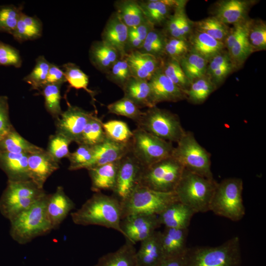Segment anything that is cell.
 I'll list each match as a JSON object with an SVG mask.
<instances>
[{
  "label": "cell",
  "mask_w": 266,
  "mask_h": 266,
  "mask_svg": "<svg viewBox=\"0 0 266 266\" xmlns=\"http://www.w3.org/2000/svg\"><path fill=\"white\" fill-rule=\"evenodd\" d=\"M66 82L63 70L54 63H51L43 86L48 84L62 85Z\"/></svg>",
  "instance_id": "91938a15"
},
{
  "label": "cell",
  "mask_w": 266,
  "mask_h": 266,
  "mask_svg": "<svg viewBox=\"0 0 266 266\" xmlns=\"http://www.w3.org/2000/svg\"><path fill=\"white\" fill-rule=\"evenodd\" d=\"M249 19L244 30L228 51L235 71L240 69L250 55L253 53L247 36Z\"/></svg>",
  "instance_id": "f35d334b"
},
{
  "label": "cell",
  "mask_w": 266,
  "mask_h": 266,
  "mask_svg": "<svg viewBox=\"0 0 266 266\" xmlns=\"http://www.w3.org/2000/svg\"><path fill=\"white\" fill-rule=\"evenodd\" d=\"M124 58L133 77L149 81L161 67L163 59L137 50L128 51Z\"/></svg>",
  "instance_id": "d6986e66"
},
{
  "label": "cell",
  "mask_w": 266,
  "mask_h": 266,
  "mask_svg": "<svg viewBox=\"0 0 266 266\" xmlns=\"http://www.w3.org/2000/svg\"><path fill=\"white\" fill-rule=\"evenodd\" d=\"M217 182L184 169L174 191L178 201L195 213L210 211V204Z\"/></svg>",
  "instance_id": "3957f363"
},
{
  "label": "cell",
  "mask_w": 266,
  "mask_h": 266,
  "mask_svg": "<svg viewBox=\"0 0 266 266\" xmlns=\"http://www.w3.org/2000/svg\"><path fill=\"white\" fill-rule=\"evenodd\" d=\"M177 144L172 156L184 168L205 178L214 179L210 155L198 142L193 133L186 131Z\"/></svg>",
  "instance_id": "9c48e42d"
},
{
  "label": "cell",
  "mask_w": 266,
  "mask_h": 266,
  "mask_svg": "<svg viewBox=\"0 0 266 266\" xmlns=\"http://www.w3.org/2000/svg\"><path fill=\"white\" fill-rule=\"evenodd\" d=\"M22 59L18 50L0 41V66H21Z\"/></svg>",
  "instance_id": "6f0895ef"
},
{
  "label": "cell",
  "mask_w": 266,
  "mask_h": 266,
  "mask_svg": "<svg viewBox=\"0 0 266 266\" xmlns=\"http://www.w3.org/2000/svg\"><path fill=\"white\" fill-rule=\"evenodd\" d=\"M92 147L78 144L77 148L74 152L70 153L67 157L69 162L68 169L75 170L86 168L92 159Z\"/></svg>",
  "instance_id": "9f6ffc18"
},
{
  "label": "cell",
  "mask_w": 266,
  "mask_h": 266,
  "mask_svg": "<svg viewBox=\"0 0 266 266\" xmlns=\"http://www.w3.org/2000/svg\"><path fill=\"white\" fill-rule=\"evenodd\" d=\"M178 200L174 192H161L138 185L122 203V219L135 213L159 215Z\"/></svg>",
  "instance_id": "ba28073f"
},
{
  "label": "cell",
  "mask_w": 266,
  "mask_h": 266,
  "mask_svg": "<svg viewBox=\"0 0 266 266\" xmlns=\"http://www.w3.org/2000/svg\"><path fill=\"white\" fill-rule=\"evenodd\" d=\"M188 40L190 51L201 56L208 62L226 49L223 42L194 29L188 37Z\"/></svg>",
  "instance_id": "484cf974"
},
{
  "label": "cell",
  "mask_w": 266,
  "mask_h": 266,
  "mask_svg": "<svg viewBox=\"0 0 266 266\" xmlns=\"http://www.w3.org/2000/svg\"><path fill=\"white\" fill-rule=\"evenodd\" d=\"M47 195L9 221L10 235L19 244H27L53 230L46 212Z\"/></svg>",
  "instance_id": "7a4b0ae2"
},
{
  "label": "cell",
  "mask_w": 266,
  "mask_h": 266,
  "mask_svg": "<svg viewBox=\"0 0 266 266\" xmlns=\"http://www.w3.org/2000/svg\"><path fill=\"white\" fill-rule=\"evenodd\" d=\"M134 245L126 239L119 249L100 257L93 266H139Z\"/></svg>",
  "instance_id": "f546056e"
},
{
  "label": "cell",
  "mask_w": 266,
  "mask_h": 266,
  "mask_svg": "<svg viewBox=\"0 0 266 266\" xmlns=\"http://www.w3.org/2000/svg\"><path fill=\"white\" fill-rule=\"evenodd\" d=\"M13 126L11 123L9 114L8 98L0 96V139L9 132Z\"/></svg>",
  "instance_id": "680465c9"
},
{
  "label": "cell",
  "mask_w": 266,
  "mask_h": 266,
  "mask_svg": "<svg viewBox=\"0 0 266 266\" xmlns=\"http://www.w3.org/2000/svg\"><path fill=\"white\" fill-rule=\"evenodd\" d=\"M92 65L100 72L106 73L114 64L121 58L119 53L102 40L93 41L89 50Z\"/></svg>",
  "instance_id": "83f0119b"
},
{
  "label": "cell",
  "mask_w": 266,
  "mask_h": 266,
  "mask_svg": "<svg viewBox=\"0 0 266 266\" xmlns=\"http://www.w3.org/2000/svg\"><path fill=\"white\" fill-rule=\"evenodd\" d=\"M72 222L78 225H98L114 229L123 235L120 227L121 204L113 196L95 193L80 208L72 212Z\"/></svg>",
  "instance_id": "6da1fadb"
},
{
  "label": "cell",
  "mask_w": 266,
  "mask_h": 266,
  "mask_svg": "<svg viewBox=\"0 0 266 266\" xmlns=\"http://www.w3.org/2000/svg\"><path fill=\"white\" fill-rule=\"evenodd\" d=\"M102 127L106 136L109 139L119 143H130L133 133L126 122L112 120L102 123Z\"/></svg>",
  "instance_id": "ee69618b"
},
{
  "label": "cell",
  "mask_w": 266,
  "mask_h": 266,
  "mask_svg": "<svg viewBox=\"0 0 266 266\" xmlns=\"http://www.w3.org/2000/svg\"><path fill=\"white\" fill-rule=\"evenodd\" d=\"M184 167L172 155L143 167L139 185L161 192H174Z\"/></svg>",
  "instance_id": "30bf717a"
},
{
  "label": "cell",
  "mask_w": 266,
  "mask_h": 266,
  "mask_svg": "<svg viewBox=\"0 0 266 266\" xmlns=\"http://www.w3.org/2000/svg\"><path fill=\"white\" fill-rule=\"evenodd\" d=\"M119 161L88 169L91 180L92 191L96 193L102 190H113Z\"/></svg>",
  "instance_id": "f1b7e54d"
},
{
  "label": "cell",
  "mask_w": 266,
  "mask_h": 266,
  "mask_svg": "<svg viewBox=\"0 0 266 266\" xmlns=\"http://www.w3.org/2000/svg\"><path fill=\"white\" fill-rule=\"evenodd\" d=\"M74 207V203L62 186H58L54 193L47 195L46 212L53 229L59 227Z\"/></svg>",
  "instance_id": "7402d4cb"
},
{
  "label": "cell",
  "mask_w": 266,
  "mask_h": 266,
  "mask_svg": "<svg viewBox=\"0 0 266 266\" xmlns=\"http://www.w3.org/2000/svg\"><path fill=\"white\" fill-rule=\"evenodd\" d=\"M66 81L69 85L76 90L83 89L91 96L93 100H96L95 96L96 93L88 88L89 77L80 67L72 63H67L62 66Z\"/></svg>",
  "instance_id": "b9f144b4"
},
{
  "label": "cell",
  "mask_w": 266,
  "mask_h": 266,
  "mask_svg": "<svg viewBox=\"0 0 266 266\" xmlns=\"http://www.w3.org/2000/svg\"><path fill=\"white\" fill-rule=\"evenodd\" d=\"M259 0H219L211 6V16H215L225 24L235 25L249 18V13Z\"/></svg>",
  "instance_id": "9a60e30c"
},
{
  "label": "cell",
  "mask_w": 266,
  "mask_h": 266,
  "mask_svg": "<svg viewBox=\"0 0 266 266\" xmlns=\"http://www.w3.org/2000/svg\"><path fill=\"white\" fill-rule=\"evenodd\" d=\"M247 36L253 53L266 49V22L260 18H249Z\"/></svg>",
  "instance_id": "60d3db41"
},
{
  "label": "cell",
  "mask_w": 266,
  "mask_h": 266,
  "mask_svg": "<svg viewBox=\"0 0 266 266\" xmlns=\"http://www.w3.org/2000/svg\"><path fill=\"white\" fill-rule=\"evenodd\" d=\"M186 5L177 7L163 26L162 29L167 37L179 38L181 26L188 16L185 11Z\"/></svg>",
  "instance_id": "db71d44e"
},
{
  "label": "cell",
  "mask_w": 266,
  "mask_h": 266,
  "mask_svg": "<svg viewBox=\"0 0 266 266\" xmlns=\"http://www.w3.org/2000/svg\"><path fill=\"white\" fill-rule=\"evenodd\" d=\"M147 21L156 27H162L178 6L187 3L184 0H137Z\"/></svg>",
  "instance_id": "ac0fdd59"
},
{
  "label": "cell",
  "mask_w": 266,
  "mask_h": 266,
  "mask_svg": "<svg viewBox=\"0 0 266 266\" xmlns=\"http://www.w3.org/2000/svg\"><path fill=\"white\" fill-rule=\"evenodd\" d=\"M195 214L188 206L176 200L167 206L158 217L161 225L165 228L184 229L188 228Z\"/></svg>",
  "instance_id": "cb8c5ba5"
},
{
  "label": "cell",
  "mask_w": 266,
  "mask_h": 266,
  "mask_svg": "<svg viewBox=\"0 0 266 266\" xmlns=\"http://www.w3.org/2000/svg\"><path fill=\"white\" fill-rule=\"evenodd\" d=\"M188 228H165L161 233V241L165 258L184 254L187 251Z\"/></svg>",
  "instance_id": "4316f807"
},
{
  "label": "cell",
  "mask_w": 266,
  "mask_h": 266,
  "mask_svg": "<svg viewBox=\"0 0 266 266\" xmlns=\"http://www.w3.org/2000/svg\"><path fill=\"white\" fill-rule=\"evenodd\" d=\"M142 168L130 151L120 160L112 196L121 203L139 185Z\"/></svg>",
  "instance_id": "7c38bea8"
},
{
  "label": "cell",
  "mask_w": 266,
  "mask_h": 266,
  "mask_svg": "<svg viewBox=\"0 0 266 266\" xmlns=\"http://www.w3.org/2000/svg\"><path fill=\"white\" fill-rule=\"evenodd\" d=\"M243 189V181L240 178L230 177L217 182L211 200L210 211L232 221H240L245 214Z\"/></svg>",
  "instance_id": "5b68a950"
},
{
  "label": "cell",
  "mask_w": 266,
  "mask_h": 266,
  "mask_svg": "<svg viewBox=\"0 0 266 266\" xmlns=\"http://www.w3.org/2000/svg\"><path fill=\"white\" fill-rule=\"evenodd\" d=\"M161 232L156 231L140 242L136 256L139 266H156L165 258L161 241Z\"/></svg>",
  "instance_id": "d4e9b609"
},
{
  "label": "cell",
  "mask_w": 266,
  "mask_h": 266,
  "mask_svg": "<svg viewBox=\"0 0 266 266\" xmlns=\"http://www.w3.org/2000/svg\"><path fill=\"white\" fill-rule=\"evenodd\" d=\"M208 62L201 56L191 51L179 61L182 70L191 83L206 75Z\"/></svg>",
  "instance_id": "8d00e7d4"
},
{
  "label": "cell",
  "mask_w": 266,
  "mask_h": 266,
  "mask_svg": "<svg viewBox=\"0 0 266 266\" xmlns=\"http://www.w3.org/2000/svg\"><path fill=\"white\" fill-rule=\"evenodd\" d=\"M0 168L11 181H22L30 179L28 154L0 152Z\"/></svg>",
  "instance_id": "603a6c76"
},
{
  "label": "cell",
  "mask_w": 266,
  "mask_h": 266,
  "mask_svg": "<svg viewBox=\"0 0 266 266\" xmlns=\"http://www.w3.org/2000/svg\"><path fill=\"white\" fill-rule=\"evenodd\" d=\"M187 266H241L240 240L234 236L217 246L188 247Z\"/></svg>",
  "instance_id": "277c9868"
},
{
  "label": "cell",
  "mask_w": 266,
  "mask_h": 266,
  "mask_svg": "<svg viewBox=\"0 0 266 266\" xmlns=\"http://www.w3.org/2000/svg\"><path fill=\"white\" fill-rule=\"evenodd\" d=\"M61 84H48L44 86L41 90V94L44 99L45 107L47 112L57 119L62 113L61 101Z\"/></svg>",
  "instance_id": "bcb514c9"
},
{
  "label": "cell",
  "mask_w": 266,
  "mask_h": 266,
  "mask_svg": "<svg viewBox=\"0 0 266 266\" xmlns=\"http://www.w3.org/2000/svg\"><path fill=\"white\" fill-rule=\"evenodd\" d=\"M148 82L154 106L162 102H178L186 99L185 92L164 74L161 67Z\"/></svg>",
  "instance_id": "2e32d148"
},
{
  "label": "cell",
  "mask_w": 266,
  "mask_h": 266,
  "mask_svg": "<svg viewBox=\"0 0 266 266\" xmlns=\"http://www.w3.org/2000/svg\"><path fill=\"white\" fill-rule=\"evenodd\" d=\"M155 28L146 21L140 25L128 28V37L126 51L138 50L142 46L147 34Z\"/></svg>",
  "instance_id": "f5cc1de1"
},
{
  "label": "cell",
  "mask_w": 266,
  "mask_h": 266,
  "mask_svg": "<svg viewBox=\"0 0 266 266\" xmlns=\"http://www.w3.org/2000/svg\"><path fill=\"white\" fill-rule=\"evenodd\" d=\"M105 74L109 81L116 84L121 89L132 76L124 57L119 58Z\"/></svg>",
  "instance_id": "816d5d0a"
},
{
  "label": "cell",
  "mask_w": 266,
  "mask_h": 266,
  "mask_svg": "<svg viewBox=\"0 0 266 266\" xmlns=\"http://www.w3.org/2000/svg\"><path fill=\"white\" fill-rule=\"evenodd\" d=\"M72 142L65 136L56 133L49 137L47 152L57 162L70 154L69 145Z\"/></svg>",
  "instance_id": "f907efd6"
},
{
  "label": "cell",
  "mask_w": 266,
  "mask_h": 266,
  "mask_svg": "<svg viewBox=\"0 0 266 266\" xmlns=\"http://www.w3.org/2000/svg\"><path fill=\"white\" fill-rule=\"evenodd\" d=\"M115 12L128 27L138 26L147 21L138 1L120 0L114 2Z\"/></svg>",
  "instance_id": "d6a6232c"
},
{
  "label": "cell",
  "mask_w": 266,
  "mask_h": 266,
  "mask_svg": "<svg viewBox=\"0 0 266 266\" xmlns=\"http://www.w3.org/2000/svg\"><path fill=\"white\" fill-rule=\"evenodd\" d=\"M186 253L180 256L165 258L156 266H187Z\"/></svg>",
  "instance_id": "94428289"
},
{
  "label": "cell",
  "mask_w": 266,
  "mask_h": 266,
  "mask_svg": "<svg viewBox=\"0 0 266 266\" xmlns=\"http://www.w3.org/2000/svg\"><path fill=\"white\" fill-rule=\"evenodd\" d=\"M47 194L31 180H8L0 198V212L9 221L30 207Z\"/></svg>",
  "instance_id": "8992f818"
},
{
  "label": "cell",
  "mask_w": 266,
  "mask_h": 266,
  "mask_svg": "<svg viewBox=\"0 0 266 266\" xmlns=\"http://www.w3.org/2000/svg\"><path fill=\"white\" fill-rule=\"evenodd\" d=\"M23 7L12 4L0 6V32L12 35L23 13Z\"/></svg>",
  "instance_id": "c3c4849f"
},
{
  "label": "cell",
  "mask_w": 266,
  "mask_h": 266,
  "mask_svg": "<svg viewBox=\"0 0 266 266\" xmlns=\"http://www.w3.org/2000/svg\"><path fill=\"white\" fill-rule=\"evenodd\" d=\"M231 27L213 16L194 21V29L206 33L214 39L224 43Z\"/></svg>",
  "instance_id": "74e56055"
},
{
  "label": "cell",
  "mask_w": 266,
  "mask_h": 266,
  "mask_svg": "<svg viewBox=\"0 0 266 266\" xmlns=\"http://www.w3.org/2000/svg\"><path fill=\"white\" fill-rule=\"evenodd\" d=\"M137 127L163 140L177 143L185 132L178 116L155 106L143 112Z\"/></svg>",
  "instance_id": "52a82bcc"
},
{
  "label": "cell",
  "mask_w": 266,
  "mask_h": 266,
  "mask_svg": "<svg viewBox=\"0 0 266 266\" xmlns=\"http://www.w3.org/2000/svg\"><path fill=\"white\" fill-rule=\"evenodd\" d=\"M216 89V86L205 75L191 83L188 90L185 92L186 100L193 104H200Z\"/></svg>",
  "instance_id": "d590c367"
},
{
  "label": "cell",
  "mask_w": 266,
  "mask_h": 266,
  "mask_svg": "<svg viewBox=\"0 0 266 266\" xmlns=\"http://www.w3.org/2000/svg\"><path fill=\"white\" fill-rule=\"evenodd\" d=\"M167 36L162 29L153 28L147 34L141 47L137 50L156 57H165V49Z\"/></svg>",
  "instance_id": "ab89813d"
},
{
  "label": "cell",
  "mask_w": 266,
  "mask_h": 266,
  "mask_svg": "<svg viewBox=\"0 0 266 266\" xmlns=\"http://www.w3.org/2000/svg\"><path fill=\"white\" fill-rule=\"evenodd\" d=\"M42 23L35 16H31L22 13L12 36L18 42L36 39L42 33Z\"/></svg>",
  "instance_id": "836d02e7"
},
{
  "label": "cell",
  "mask_w": 266,
  "mask_h": 266,
  "mask_svg": "<svg viewBox=\"0 0 266 266\" xmlns=\"http://www.w3.org/2000/svg\"><path fill=\"white\" fill-rule=\"evenodd\" d=\"M101 40L115 49L121 58L127 53L128 27L114 11L107 21L101 34Z\"/></svg>",
  "instance_id": "44dd1931"
},
{
  "label": "cell",
  "mask_w": 266,
  "mask_h": 266,
  "mask_svg": "<svg viewBox=\"0 0 266 266\" xmlns=\"http://www.w3.org/2000/svg\"><path fill=\"white\" fill-rule=\"evenodd\" d=\"M234 71L235 70L228 52L225 49L208 61L206 75L218 88Z\"/></svg>",
  "instance_id": "4dcf8cb0"
},
{
  "label": "cell",
  "mask_w": 266,
  "mask_h": 266,
  "mask_svg": "<svg viewBox=\"0 0 266 266\" xmlns=\"http://www.w3.org/2000/svg\"><path fill=\"white\" fill-rule=\"evenodd\" d=\"M162 69L164 74L184 92L191 83L182 70L179 62L165 57L163 59Z\"/></svg>",
  "instance_id": "f6af8a7d"
},
{
  "label": "cell",
  "mask_w": 266,
  "mask_h": 266,
  "mask_svg": "<svg viewBox=\"0 0 266 266\" xmlns=\"http://www.w3.org/2000/svg\"><path fill=\"white\" fill-rule=\"evenodd\" d=\"M50 64L44 56H39L35 60V65L32 71L24 77L23 80L30 85L32 89L40 90L46 80Z\"/></svg>",
  "instance_id": "7dc6e473"
},
{
  "label": "cell",
  "mask_w": 266,
  "mask_h": 266,
  "mask_svg": "<svg viewBox=\"0 0 266 266\" xmlns=\"http://www.w3.org/2000/svg\"><path fill=\"white\" fill-rule=\"evenodd\" d=\"M40 148L25 139L14 127L0 139V152L28 154Z\"/></svg>",
  "instance_id": "e575fe53"
},
{
  "label": "cell",
  "mask_w": 266,
  "mask_h": 266,
  "mask_svg": "<svg viewBox=\"0 0 266 266\" xmlns=\"http://www.w3.org/2000/svg\"><path fill=\"white\" fill-rule=\"evenodd\" d=\"M94 115L93 112L68 105L67 109L56 119V133L78 143L86 125Z\"/></svg>",
  "instance_id": "5bb4252c"
},
{
  "label": "cell",
  "mask_w": 266,
  "mask_h": 266,
  "mask_svg": "<svg viewBox=\"0 0 266 266\" xmlns=\"http://www.w3.org/2000/svg\"><path fill=\"white\" fill-rule=\"evenodd\" d=\"M130 153L143 167L172 155V143L159 138L138 127L133 131Z\"/></svg>",
  "instance_id": "8fae6325"
},
{
  "label": "cell",
  "mask_w": 266,
  "mask_h": 266,
  "mask_svg": "<svg viewBox=\"0 0 266 266\" xmlns=\"http://www.w3.org/2000/svg\"><path fill=\"white\" fill-rule=\"evenodd\" d=\"M160 226L158 215L146 213L129 215L120 223L123 236L134 244L149 237Z\"/></svg>",
  "instance_id": "4fadbf2b"
},
{
  "label": "cell",
  "mask_w": 266,
  "mask_h": 266,
  "mask_svg": "<svg viewBox=\"0 0 266 266\" xmlns=\"http://www.w3.org/2000/svg\"><path fill=\"white\" fill-rule=\"evenodd\" d=\"M130 143L122 144L106 138L92 147L93 155L85 169L97 167L120 161L130 151Z\"/></svg>",
  "instance_id": "ffe728a7"
},
{
  "label": "cell",
  "mask_w": 266,
  "mask_h": 266,
  "mask_svg": "<svg viewBox=\"0 0 266 266\" xmlns=\"http://www.w3.org/2000/svg\"><path fill=\"white\" fill-rule=\"evenodd\" d=\"M28 165L30 179L41 189H43L48 178L59 168V163L42 148L28 154Z\"/></svg>",
  "instance_id": "e0dca14e"
},
{
  "label": "cell",
  "mask_w": 266,
  "mask_h": 266,
  "mask_svg": "<svg viewBox=\"0 0 266 266\" xmlns=\"http://www.w3.org/2000/svg\"><path fill=\"white\" fill-rule=\"evenodd\" d=\"M190 51L188 39L167 37L165 57L178 62Z\"/></svg>",
  "instance_id": "11a10c76"
},
{
  "label": "cell",
  "mask_w": 266,
  "mask_h": 266,
  "mask_svg": "<svg viewBox=\"0 0 266 266\" xmlns=\"http://www.w3.org/2000/svg\"><path fill=\"white\" fill-rule=\"evenodd\" d=\"M105 138L102 121L94 115L86 125L77 144L94 147L103 141Z\"/></svg>",
  "instance_id": "7bdbcfd3"
},
{
  "label": "cell",
  "mask_w": 266,
  "mask_h": 266,
  "mask_svg": "<svg viewBox=\"0 0 266 266\" xmlns=\"http://www.w3.org/2000/svg\"><path fill=\"white\" fill-rule=\"evenodd\" d=\"M107 108L110 113L126 117L136 122L143 113L137 105L125 97L109 104Z\"/></svg>",
  "instance_id": "681fc988"
},
{
  "label": "cell",
  "mask_w": 266,
  "mask_h": 266,
  "mask_svg": "<svg viewBox=\"0 0 266 266\" xmlns=\"http://www.w3.org/2000/svg\"><path fill=\"white\" fill-rule=\"evenodd\" d=\"M125 97L140 108L153 107L151 99V90L148 81L132 76L123 89Z\"/></svg>",
  "instance_id": "1f68e13d"
}]
</instances>
